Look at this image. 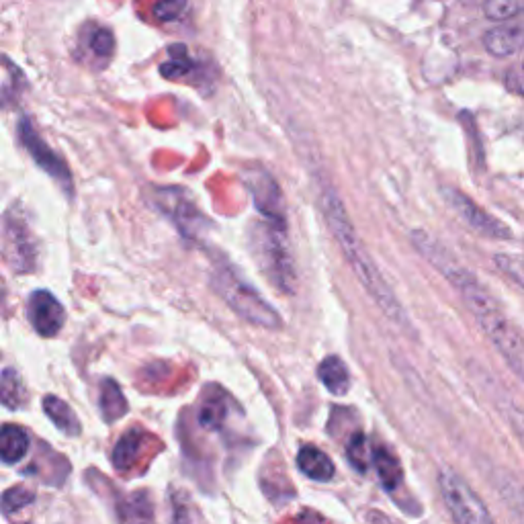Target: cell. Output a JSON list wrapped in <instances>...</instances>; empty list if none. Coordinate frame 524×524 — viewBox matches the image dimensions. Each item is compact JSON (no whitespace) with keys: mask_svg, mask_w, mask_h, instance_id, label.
Wrapping results in <instances>:
<instances>
[{"mask_svg":"<svg viewBox=\"0 0 524 524\" xmlns=\"http://www.w3.org/2000/svg\"><path fill=\"white\" fill-rule=\"evenodd\" d=\"M27 524H33V522H27Z\"/></svg>","mask_w":524,"mask_h":524,"instance_id":"obj_30","label":"cell"},{"mask_svg":"<svg viewBox=\"0 0 524 524\" xmlns=\"http://www.w3.org/2000/svg\"><path fill=\"white\" fill-rule=\"evenodd\" d=\"M27 316L39 336H56L66 322V310L50 291H35L27 303Z\"/></svg>","mask_w":524,"mask_h":524,"instance_id":"obj_10","label":"cell"},{"mask_svg":"<svg viewBox=\"0 0 524 524\" xmlns=\"http://www.w3.org/2000/svg\"><path fill=\"white\" fill-rule=\"evenodd\" d=\"M318 377L334 396H346L351 389V373L338 357H326L318 367Z\"/></svg>","mask_w":524,"mask_h":524,"instance_id":"obj_14","label":"cell"},{"mask_svg":"<svg viewBox=\"0 0 524 524\" xmlns=\"http://www.w3.org/2000/svg\"><path fill=\"white\" fill-rule=\"evenodd\" d=\"M524 11V3H516V0H492V3L484 5V13L492 21H512Z\"/></svg>","mask_w":524,"mask_h":524,"instance_id":"obj_24","label":"cell"},{"mask_svg":"<svg viewBox=\"0 0 524 524\" xmlns=\"http://www.w3.org/2000/svg\"><path fill=\"white\" fill-rule=\"evenodd\" d=\"M250 246L256 265L267 281L283 295H295L299 289V275L285 226L267 220L256 222L250 230Z\"/></svg>","mask_w":524,"mask_h":524,"instance_id":"obj_3","label":"cell"},{"mask_svg":"<svg viewBox=\"0 0 524 524\" xmlns=\"http://www.w3.org/2000/svg\"><path fill=\"white\" fill-rule=\"evenodd\" d=\"M0 404L9 410H21L27 404L25 383L11 367L0 373Z\"/></svg>","mask_w":524,"mask_h":524,"instance_id":"obj_18","label":"cell"},{"mask_svg":"<svg viewBox=\"0 0 524 524\" xmlns=\"http://www.w3.org/2000/svg\"><path fill=\"white\" fill-rule=\"evenodd\" d=\"M226 418V406L222 404V400H209L201 414H199V422L203 428L207 430H215V428H220L222 422Z\"/></svg>","mask_w":524,"mask_h":524,"instance_id":"obj_26","label":"cell"},{"mask_svg":"<svg viewBox=\"0 0 524 524\" xmlns=\"http://www.w3.org/2000/svg\"><path fill=\"white\" fill-rule=\"evenodd\" d=\"M144 443H146V434L140 428L125 432L113 449V465L121 471L131 469V465H136L140 451L144 449Z\"/></svg>","mask_w":524,"mask_h":524,"instance_id":"obj_15","label":"cell"},{"mask_svg":"<svg viewBox=\"0 0 524 524\" xmlns=\"http://www.w3.org/2000/svg\"><path fill=\"white\" fill-rule=\"evenodd\" d=\"M506 86L512 93L524 97V60L520 64H516L512 70H508Z\"/></svg>","mask_w":524,"mask_h":524,"instance_id":"obj_28","label":"cell"},{"mask_svg":"<svg viewBox=\"0 0 524 524\" xmlns=\"http://www.w3.org/2000/svg\"><path fill=\"white\" fill-rule=\"evenodd\" d=\"M320 205H322L324 220H326L332 236L336 238L342 254L348 260V267L353 269V273L357 275V279L363 285V289L367 291V295L375 301V305L381 310L383 316H387L396 326L408 330L410 320H408V316L402 308V303L398 301L396 295H393L391 287L387 285V281L379 273L371 254L367 252L363 240L359 238V234H357V230L351 222V217H348L344 203L340 201L338 193L330 185L322 187Z\"/></svg>","mask_w":524,"mask_h":524,"instance_id":"obj_1","label":"cell"},{"mask_svg":"<svg viewBox=\"0 0 524 524\" xmlns=\"http://www.w3.org/2000/svg\"><path fill=\"white\" fill-rule=\"evenodd\" d=\"M127 410L129 406H127V400L123 396L119 383H115L113 379H105L101 383V414L105 422H115L123 418Z\"/></svg>","mask_w":524,"mask_h":524,"instance_id":"obj_19","label":"cell"},{"mask_svg":"<svg viewBox=\"0 0 524 524\" xmlns=\"http://www.w3.org/2000/svg\"><path fill=\"white\" fill-rule=\"evenodd\" d=\"M43 412H46V416L64 434H68V436L80 434V422H78L74 410L64 400H60L56 396H46V398H43Z\"/></svg>","mask_w":524,"mask_h":524,"instance_id":"obj_17","label":"cell"},{"mask_svg":"<svg viewBox=\"0 0 524 524\" xmlns=\"http://www.w3.org/2000/svg\"><path fill=\"white\" fill-rule=\"evenodd\" d=\"M187 9L185 3H160L154 7V15L160 19V21H174L179 19L181 13Z\"/></svg>","mask_w":524,"mask_h":524,"instance_id":"obj_29","label":"cell"},{"mask_svg":"<svg viewBox=\"0 0 524 524\" xmlns=\"http://www.w3.org/2000/svg\"><path fill=\"white\" fill-rule=\"evenodd\" d=\"M498 408L506 414V418H508V422L512 424V428H514V432L518 434V439H520V443L524 445V412L508 398V396H504V393H502V396L498 398Z\"/></svg>","mask_w":524,"mask_h":524,"instance_id":"obj_27","label":"cell"},{"mask_svg":"<svg viewBox=\"0 0 524 524\" xmlns=\"http://www.w3.org/2000/svg\"><path fill=\"white\" fill-rule=\"evenodd\" d=\"M246 187L252 193L256 209L267 217V222L285 226V201L279 185L267 170L254 168L246 177Z\"/></svg>","mask_w":524,"mask_h":524,"instance_id":"obj_8","label":"cell"},{"mask_svg":"<svg viewBox=\"0 0 524 524\" xmlns=\"http://www.w3.org/2000/svg\"><path fill=\"white\" fill-rule=\"evenodd\" d=\"M346 457H348V461L353 463V467L357 471L365 473L369 469V461H371L373 453L369 449V443L365 439V434H361V432L353 434V439L348 441V445H346Z\"/></svg>","mask_w":524,"mask_h":524,"instance_id":"obj_21","label":"cell"},{"mask_svg":"<svg viewBox=\"0 0 524 524\" xmlns=\"http://www.w3.org/2000/svg\"><path fill=\"white\" fill-rule=\"evenodd\" d=\"M5 258L17 273H29L35 267V238L19 215H9L5 226Z\"/></svg>","mask_w":524,"mask_h":524,"instance_id":"obj_9","label":"cell"},{"mask_svg":"<svg viewBox=\"0 0 524 524\" xmlns=\"http://www.w3.org/2000/svg\"><path fill=\"white\" fill-rule=\"evenodd\" d=\"M443 498L457 524H494L486 504L471 490L465 479L453 469H443L439 475Z\"/></svg>","mask_w":524,"mask_h":524,"instance_id":"obj_5","label":"cell"},{"mask_svg":"<svg viewBox=\"0 0 524 524\" xmlns=\"http://www.w3.org/2000/svg\"><path fill=\"white\" fill-rule=\"evenodd\" d=\"M494 262L506 277H510L518 287L524 289V254L502 252L494 256Z\"/></svg>","mask_w":524,"mask_h":524,"instance_id":"obj_22","label":"cell"},{"mask_svg":"<svg viewBox=\"0 0 524 524\" xmlns=\"http://www.w3.org/2000/svg\"><path fill=\"white\" fill-rule=\"evenodd\" d=\"M29 434L17 424L0 426V461L7 465L19 463L29 453Z\"/></svg>","mask_w":524,"mask_h":524,"instance_id":"obj_12","label":"cell"},{"mask_svg":"<svg viewBox=\"0 0 524 524\" xmlns=\"http://www.w3.org/2000/svg\"><path fill=\"white\" fill-rule=\"evenodd\" d=\"M443 201L467 228H471V232L492 240H512V232L463 191L455 187H445Z\"/></svg>","mask_w":524,"mask_h":524,"instance_id":"obj_6","label":"cell"},{"mask_svg":"<svg viewBox=\"0 0 524 524\" xmlns=\"http://www.w3.org/2000/svg\"><path fill=\"white\" fill-rule=\"evenodd\" d=\"M297 465L305 475L314 479V482H330L334 477V463L330 461V457L312 445L301 447L297 455Z\"/></svg>","mask_w":524,"mask_h":524,"instance_id":"obj_13","label":"cell"},{"mask_svg":"<svg viewBox=\"0 0 524 524\" xmlns=\"http://www.w3.org/2000/svg\"><path fill=\"white\" fill-rule=\"evenodd\" d=\"M193 60L189 58L187 50L183 46H172L170 48V60L160 66V74L168 80H177L183 78L191 72Z\"/></svg>","mask_w":524,"mask_h":524,"instance_id":"obj_20","label":"cell"},{"mask_svg":"<svg viewBox=\"0 0 524 524\" xmlns=\"http://www.w3.org/2000/svg\"><path fill=\"white\" fill-rule=\"evenodd\" d=\"M211 285L230 308L248 324L265 330H281L283 320L271 303L262 299L244 279L230 267H217L211 275Z\"/></svg>","mask_w":524,"mask_h":524,"instance_id":"obj_4","label":"cell"},{"mask_svg":"<svg viewBox=\"0 0 524 524\" xmlns=\"http://www.w3.org/2000/svg\"><path fill=\"white\" fill-rule=\"evenodd\" d=\"M19 138H21V144L31 154V158L37 162V166L43 172H48L54 181H58L64 187V191L72 193V174L66 162L46 144V140L37 134L35 127L27 119L19 123Z\"/></svg>","mask_w":524,"mask_h":524,"instance_id":"obj_7","label":"cell"},{"mask_svg":"<svg viewBox=\"0 0 524 524\" xmlns=\"http://www.w3.org/2000/svg\"><path fill=\"white\" fill-rule=\"evenodd\" d=\"M33 500H35V494L31 490H27L25 486H15L0 496V510H3V514L11 516L15 512H21L29 504H33Z\"/></svg>","mask_w":524,"mask_h":524,"instance_id":"obj_23","label":"cell"},{"mask_svg":"<svg viewBox=\"0 0 524 524\" xmlns=\"http://www.w3.org/2000/svg\"><path fill=\"white\" fill-rule=\"evenodd\" d=\"M461 297L477 324L482 326L484 334L492 340L496 351L510 367V371L524 381V336L520 334V330L510 322L498 301L482 283L471 285L461 293Z\"/></svg>","mask_w":524,"mask_h":524,"instance_id":"obj_2","label":"cell"},{"mask_svg":"<svg viewBox=\"0 0 524 524\" xmlns=\"http://www.w3.org/2000/svg\"><path fill=\"white\" fill-rule=\"evenodd\" d=\"M484 46L494 58H512L524 48V25L504 23L486 33Z\"/></svg>","mask_w":524,"mask_h":524,"instance_id":"obj_11","label":"cell"},{"mask_svg":"<svg viewBox=\"0 0 524 524\" xmlns=\"http://www.w3.org/2000/svg\"><path fill=\"white\" fill-rule=\"evenodd\" d=\"M89 50L97 56V58H111L113 56V50H115V37L109 29L105 27H99L91 33L89 37Z\"/></svg>","mask_w":524,"mask_h":524,"instance_id":"obj_25","label":"cell"},{"mask_svg":"<svg viewBox=\"0 0 524 524\" xmlns=\"http://www.w3.org/2000/svg\"><path fill=\"white\" fill-rule=\"evenodd\" d=\"M373 465L379 473V479L385 490H396L400 484H402V477H404V471H402V465L398 461V457L393 455L389 449L385 447H377L373 451Z\"/></svg>","mask_w":524,"mask_h":524,"instance_id":"obj_16","label":"cell"}]
</instances>
